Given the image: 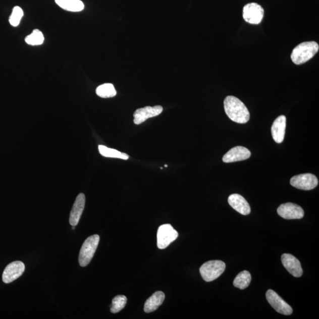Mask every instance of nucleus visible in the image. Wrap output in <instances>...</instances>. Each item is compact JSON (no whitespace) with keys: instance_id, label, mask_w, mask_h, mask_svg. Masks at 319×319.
<instances>
[{"instance_id":"f257e3e1","label":"nucleus","mask_w":319,"mask_h":319,"mask_svg":"<svg viewBox=\"0 0 319 319\" xmlns=\"http://www.w3.org/2000/svg\"><path fill=\"white\" fill-rule=\"evenodd\" d=\"M225 113L230 119L235 123H247L250 118V114L247 107L237 97L228 96L224 100Z\"/></svg>"},{"instance_id":"f03ea898","label":"nucleus","mask_w":319,"mask_h":319,"mask_svg":"<svg viewBox=\"0 0 319 319\" xmlns=\"http://www.w3.org/2000/svg\"><path fill=\"white\" fill-rule=\"evenodd\" d=\"M318 44L315 41H306L297 45L291 55V59L296 65L306 63L318 51Z\"/></svg>"},{"instance_id":"7ed1b4c3","label":"nucleus","mask_w":319,"mask_h":319,"mask_svg":"<svg viewBox=\"0 0 319 319\" xmlns=\"http://www.w3.org/2000/svg\"><path fill=\"white\" fill-rule=\"evenodd\" d=\"M99 239L98 235H93L86 239L83 244L79 255V263L83 268L91 262L98 248Z\"/></svg>"},{"instance_id":"20e7f679","label":"nucleus","mask_w":319,"mask_h":319,"mask_svg":"<svg viewBox=\"0 0 319 319\" xmlns=\"http://www.w3.org/2000/svg\"><path fill=\"white\" fill-rule=\"evenodd\" d=\"M226 265L220 260H212L204 263L200 268V273L202 278L207 282L216 280L224 272Z\"/></svg>"},{"instance_id":"39448f33","label":"nucleus","mask_w":319,"mask_h":319,"mask_svg":"<svg viewBox=\"0 0 319 319\" xmlns=\"http://www.w3.org/2000/svg\"><path fill=\"white\" fill-rule=\"evenodd\" d=\"M178 232L173 228L171 224L161 225L157 231V247L164 249L175 241L178 237Z\"/></svg>"},{"instance_id":"423d86ee","label":"nucleus","mask_w":319,"mask_h":319,"mask_svg":"<svg viewBox=\"0 0 319 319\" xmlns=\"http://www.w3.org/2000/svg\"><path fill=\"white\" fill-rule=\"evenodd\" d=\"M316 176L311 173H305L293 177L290 180L291 185L297 189L310 190L318 185Z\"/></svg>"},{"instance_id":"0eeeda50","label":"nucleus","mask_w":319,"mask_h":319,"mask_svg":"<svg viewBox=\"0 0 319 319\" xmlns=\"http://www.w3.org/2000/svg\"><path fill=\"white\" fill-rule=\"evenodd\" d=\"M264 15V10L257 3H249L243 9V18L245 22L252 24H258Z\"/></svg>"},{"instance_id":"6e6552de","label":"nucleus","mask_w":319,"mask_h":319,"mask_svg":"<svg viewBox=\"0 0 319 319\" xmlns=\"http://www.w3.org/2000/svg\"><path fill=\"white\" fill-rule=\"evenodd\" d=\"M266 299L268 302L278 313L284 315L293 313L292 308L284 301L275 291L269 290L266 293Z\"/></svg>"},{"instance_id":"1a4fd4ad","label":"nucleus","mask_w":319,"mask_h":319,"mask_svg":"<svg viewBox=\"0 0 319 319\" xmlns=\"http://www.w3.org/2000/svg\"><path fill=\"white\" fill-rule=\"evenodd\" d=\"M277 213L281 217L286 220H299L304 217L302 207L293 203L281 204L277 209Z\"/></svg>"},{"instance_id":"9d476101","label":"nucleus","mask_w":319,"mask_h":319,"mask_svg":"<svg viewBox=\"0 0 319 319\" xmlns=\"http://www.w3.org/2000/svg\"><path fill=\"white\" fill-rule=\"evenodd\" d=\"M25 270V265L20 261H14L6 267L3 274V282L9 284L22 276Z\"/></svg>"},{"instance_id":"9b49d317","label":"nucleus","mask_w":319,"mask_h":319,"mask_svg":"<svg viewBox=\"0 0 319 319\" xmlns=\"http://www.w3.org/2000/svg\"><path fill=\"white\" fill-rule=\"evenodd\" d=\"M163 110L164 109L161 105L145 107L144 108L138 109L134 113V123L136 125L143 123L150 118L159 116Z\"/></svg>"},{"instance_id":"f8f14e48","label":"nucleus","mask_w":319,"mask_h":319,"mask_svg":"<svg viewBox=\"0 0 319 319\" xmlns=\"http://www.w3.org/2000/svg\"><path fill=\"white\" fill-rule=\"evenodd\" d=\"M282 261L284 268L291 275L295 277H300L303 275L300 262L295 256L289 254H284L282 256Z\"/></svg>"},{"instance_id":"ddd939ff","label":"nucleus","mask_w":319,"mask_h":319,"mask_svg":"<svg viewBox=\"0 0 319 319\" xmlns=\"http://www.w3.org/2000/svg\"><path fill=\"white\" fill-rule=\"evenodd\" d=\"M251 152L248 148L242 146H237L231 149L224 155L223 161L224 163H233L243 161L250 157Z\"/></svg>"},{"instance_id":"4468645a","label":"nucleus","mask_w":319,"mask_h":319,"mask_svg":"<svg viewBox=\"0 0 319 319\" xmlns=\"http://www.w3.org/2000/svg\"><path fill=\"white\" fill-rule=\"evenodd\" d=\"M85 205V196L84 193H80L76 197L75 202L73 206L69 217V224L72 226H76L79 223L80 218L82 216L83 211Z\"/></svg>"},{"instance_id":"2eb2a0df","label":"nucleus","mask_w":319,"mask_h":319,"mask_svg":"<svg viewBox=\"0 0 319 319\" xmlns=\"http://www.w3.org/2000/svg\"><path fill=\"white\" fill-rule=\"evenodd\" d=\"M228 203L238 212L248 216L251 213V207L243 196L239 194H232L228 197Z\"/></svg>"},{"instance_id":"dca6fc26","label":"nucleus","mask_w":319,"mask_h":319,"mask_svg":"<svg viewBox=\"0 0 319 319\" xmlns=\"http://www.w3.org/2000/svg\"><path fill=\"white\" fill-rule=\"evenodd\" d=\"M286 117L280 116L277 117L272 127V134L274 140L277 143H282L285 136Z\"/></svg>"},{"instance_id":"f3484780","label":"nucleus","mask_w":319,"mask_h":319,"mask_svg":"<svg viewBox=\"0 0 319 319\" xmlns=\"http://www.w3.org/2000/svg\"><path fill=\"white\" fill-rule=\"evenodd\" d=\"M165 299V294L162 291H156L149 297L144 304V310L145 313H151L161 306Z\"/></svg>"},{"instance_id":"a211bd4d","label":"nucleus","mask_w":319,"mask_h":319,"mask_svg":"<svg viewBox=\"0 0 319 319\" xmlns=\"http://www.w3.org/2000/svg\"><path fill=\"white\" fill-rule=\"evenodd\" d=\"M55 2L60 8L69 12H81L85 8L81 0H55Z\"/></svg>"},{"instance_id":"6ab92c4d","label":"nucleus","mask_w":319,"mask_h":319,"mask_svg":"<svg viewBox=\"0 0 319 319\" xmlns=\"http://www.w3.org/2000/svg\"><path fill=\"white\" fill-rule=\"evenodd\" d=\"M98 150L99 153L103 156V157L123 160H128L129 158V155L128 154L115 150V149L107 147L105 146V145H99Z\"/></svg>"},{"instance_id":"aec40b11","label":"nucleus","mask_w":319,"mask_h":319,"mask_svg":"<svg viewBox=\"0 0 319 319\" xmlns=\"http://www.w3.org/2000/svg\"><path fill=\"white\" fill-rule=\"evenodd\" d=\"M251 282V274L248 271H243L239 273L234 280V286L241 290L247 288Z\"/></svg>"},{"instance_id":"412c9836","label":"nucleus","mask_w":319,"mask_h":319,"mask_svg":"<svg viewBox=\"0 0 319 319\" xmlns=\"http://www.w3.org/2000/svg\"><path fill=\"white\" fill-rule=\"evenodd\" d=\"M97 95L103 98H113L117 95V91L112 84H104L96 89Z\"/></svg>"},{"instance_id":"4be33fe9","label":"nucleus","mask_w":319,"mask_h":319,"mask_svg":"<svg viewBox=\"0 0 319 319\" xmlns=\"http://www.w3.org/2000/svg\"><path fill=\"white\" fill-rule=\"evenodd\" d=\"M44 37L42 32L39 30L35 29L33 31L32 33L29 34L25 38L26 42L32 46H37L43 44Z\"/></svg>"},{"instance_id":"5701e85b","label":"nucleus","mask_w":319,"mask_h":319,"mask_svg":"<svg viewBox=\"0 0 319 319\" xmlns=\"http://www.w3.org/2000/svg\"><path fill=\"white\" fill-rule=\"evenodd\" d=\"M127 302V297L124 295L117 296L114 298L112 301L111 311L113 313H119L126 306Z\"/></svg>"},{"instance_id":"b1692460","label":"nucleus","mask_w":319,"mask_h":319,"mask_svg":"<svg viewBox=\"0 0 319 319\" xmlns=\"http://www.w3.org/2000/svg\"><path fill=\"white\" fill-rule=\"evenodd\" d=\"M23 15V10L19 6L15 7L13 10L11 16L10 17L9 22L10 24L14 27L18 26Z\"/></svg>"},{"instance_id":"393cba45","label":"nucleus","mask_w":319,"mask_h":319,"mask_svg":"<svg viewBox=\"0 0 319 319\" xmlns=\"http://www.w3.org/2000/svg\"><path fill=\"white\" fill-rule=\"evenodd\" d=\"M75 227L74 226H73L72 227V230H75Z\"/></svg>"},{"instance_id":"a878e982","label":"nucleus","mask_w":319,"mask_h":319,"mask_svg":"<svg viewBox=\"0 0 319 319\" xmlns=\"http://www.w3.org/2000/svg\"><path fill=\"white\" fill-rule=\"evenodd\" d=\"M165 166L166 168L168 167V165H165Z\"/></svg>"}]
</instances>
